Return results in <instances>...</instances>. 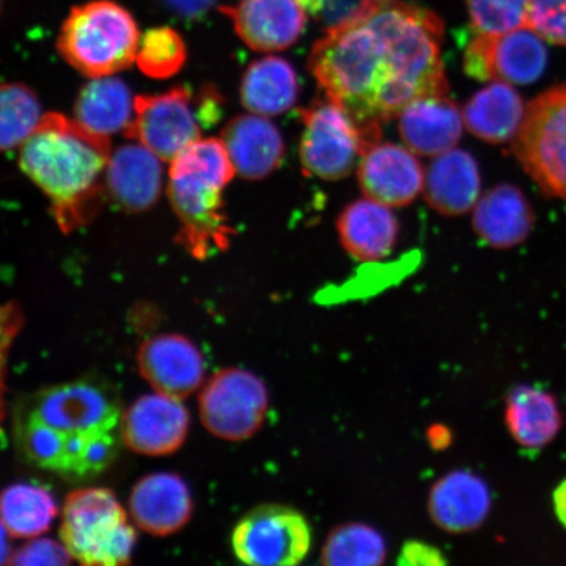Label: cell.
Here are the masks:
<instances>
[{
  "label": "cell",
  "instance_id": "6da1fadb",
  "mask_svg": "<svg viewBox=\"0 0 566 566\" xmlns=\"http://www.w3.org/2000/svg\"><path fill=\"white\" fill-rule=\"evenodd\" d=\"M443 21L405 0H363L311 51L325 98L357 123L381 125L419 98L448 95Z\"/></svg>",
  "mask_w": 566,
  "mask_h": 566
},
{
  "label": "cell",
  "instance_id": "7a4b0ae2",
  "mask_svg": "<svg viewBox=\"0 0 566 566\" xmlns=\"http://www.w3.org/2000/svg\"><path fill=\"white\" fill-rule=\"evenodd\" d=\"M112 155L109 137L76 119L48 113L20 146V167L52 202L62 231L86 224L101 207Z\"/></svg>",
  "mask_w": 566,
  "mask_h": 566
},
{
  "label": "cell",
  "instance_id": "3957f363",
  "mask_svg": "<svg viewBox=\"0 0 566 566\" xmlns=\"http://www.w3.org/2000/svg\"><path fill=\"white\" fill-rule=\"evenodd\" d=\"M235 174L222 139H198L171 161L168 197L180 222L177 240L196 259L230 245L223 190Z\"/></svg>",
  "mask_w": 566,
  "mask_h": 566
},
{
  "label": "cell",
  "instance_id": "277c9868",
  "mask_svg": "<svg viewBox=\"0 0 566 566\" xmlns=\"http://www.w3.org/2000/svg\"><path fill=\"white\" fill-rule=\"evenodd\" d=\"M140 44L136 20L111 0L74 7L62 25L59 51L81 74L111 76L130 67Z\"/></svg>",
  "mask_w": 566,
  "mask_h": 566
},
{
  "label": "cell",
  "instance_id": "5b68a950",
  "mask_svg": "<svg viewBox=\"0 0 566 566\" xmlns=\"http://www.w3.org/2000/svg\"><path fill=\"white\" fill-rule=\"evenodd\" d=\"M60 536L74 560L97 566L129 564L137 542L124 507L105 488L67 495Z\"/></svg>",
  "mask_w": 566,
  "mask_h": 566
},
{
  "label": "cell",
  "instance_id": "8992f818",
  "mask_svg": "<svg viewBox=\"0 0 566 566\" xmlns=\"http://www.w3.org/2000/svg\"><path fill=\"white\" fill-rule=\"evenodd\" d=\"M301 161L304 174L336 181L349 176L381 137L380 126L359 124L325 98L303 109Z\"/></svg>",
  "mask_w": 566,
  "mask_h": 566
},
{
  "label": "cell",
  "instance_id": "52a82bcc",
  "mask_svg": "<svg viewBox=\"0 0 566 566\" xmlns=\"http://www.w3.org/2000/svg\"><path fill=\"white\" fill-rule=\"evenodd\" d=\"M513 140L515 158L542 192L566 200V84L527 105Z\"/></svg>",
  "mask_w": 566,
  "mask_h": 566
},
{
  "label": "cell",
  "instance_id": "ba28073f",
  "mask_svg": "<svg viewBox=\"0 0 566 566\" xmlns=\"http://www.w3.org/2000/svg\"><path fill=\"white\" fill-rule=\"evenodd\" d=\"M268 406L264 381L235 367L212 375L198 399L203 427L226 441H244L256 434Z\"/></svg>",
  "mask_w": 566,
  "mask_h": 566
},
{
  "label": "cell",
  "instance_id": "9c48e42d",
  "mask_svg": "<svg viewBox=\"0 0 566 566\" xmlns=\"http://www.w3.org/2000/svg\"><path fill=\"white\" fill-rule=\"evenodd\" d=\"M232 548L239 560L248 565H296L308 555L311 528L293 509L259 506L233 530Z\"/></svg>",
  "mask_w": 566,
  "mask_h": 566
},
{
  "label": "cell",
  "instance_id": "30bf717a",
  "mask_svg": "<svg viewBox=\"0 0 566 566\" xmlns=\"http://www.w3.org/2000/svg\"><path fill=\"white\" fill-rule=\"evenodd\" d=\"M202 127L200 101L195 102L188 88L177 87L165 94L134 97V118L125 134L163 161L171 163L201 139Z\"/></svg>",
  "mask_w": 566,
  "mask_h": 566
},
{
  "label": "cell",
  "instance_id": "8fae6325",
  "mask_svg": "<svg viewBox=\"0 0 566 566\" xmlns=\"http://www.w3.org/2000/svg\"><path fill=\"white\" fill-rule=\"evenodd\" d=\"M544 39L530 27L500 34H476L464 53L465 73L481 82L531 84L548 65Z\"/></svg>",
  "mask_w": 566,
  "mask_h": 566
},
{
  "label": "cell",
  "instance_id": "7c38bea8",
  "mask_svg": "<svg viewBox=\"0 0 566 566\" xmlns=\"http://www.w3.org/2000/svg\"><path fill=\"white\" fill-rule=\"evenodd\" d=\"M189 429V413L180 399L165 394L142 396L122 421L125 444L137 454L163 457L179 450Z\"/></svg>",
  "mask_w": 566,
  "mask_h": 566
},
{
  "label": "cell",
  "instance_id": "4fadbf2b",
  "mask_svg": "<svg viewBox=\"0 0 566 566\" xmlns=\"http://www.w3.org/2000/svg\"><path fill=\"white\" fill-rule=\"evenodd\" d=\"M240 39L256 52H280L300 40L308 20L304 0H240L223 7Z\"/></svg>",
  "mask_w": 566,
  "mask_h": 566
},
{
  "label": "cell",
  "instance_id": "5bb4252c",
  "mask_svg": "<svg viewBox=\"0 0 566 566\" xmlns=\"http://www.w3.org/2000/svg\"><path fill=\"white\" fill-rule=\"evenodd\" d=\"M32 416L65 433H90L115 430L119 410L102 388L77 381L48 389Z\"/></svg>",
  "mask_w": 566,
  "mask_h": 566
},
{
  "label": "cell",
  "instance_id": "9a60e30c",
  "mask_svg": "<svg viewBox=\"0 0 566 566\" xmlns=\"http://www.w3.org/2000/svg\"><path fill=\"white\" fill-rule=\"evenodd\" d=\"M358 182L370 200L389 208L412 203L424 186V172L416 154L394 144L370 148L358 165Z\"/></svg>",
  "mask_w": 566,
  "mask_h": 566
},
{
  "label": "cell",
  "instance_id": "2e32d148",
  "mask_svg": "<svg viewBox=\"0 0 566 566\" xmlns=\"http://www.w3.org/2000/svg\"><path fill=\"white\" fill-rule=\"evenodd\" d=\"M138 369L158 392L186 399L205 378V360L197 346L181 335L147 338L137 354Z\"/></svg>",
  "mask_w": 566,
  "mask_h": 566
},
{
  "label": "cell",
  "instance_id": "e0dca14e",
  "mask_svg": "<svg viewBox=\"0 0 566 566\" xmlns=\"http://www.w3.org/2000/svg\"><path fill=\"white\" fill-rule=\"evenodd\" d=\"M493 506L486 481L470 470L446 473L429 493V515L450 534L472 533L484 525Z\"/></svg>",
  "mask_w": 566,
  "mask_h": 566
},
{
  "label": "cell",
  "instance_id": "ac0fdd59",
  "mask_svg": "<svg viewBox=\"0 0 566 566\" xmlns=\"http://www.w3.org/2000/svg\"><path fill=\"white\" fill-rule=\"evenodd\" d=\"M129 506L137 526L154 536L177 533L193 513L192 495L176 473H154L139 480Z\"/></svg>",
  "mask_w": 566,
  "mask_h": 566
},
{
  "label": "cell",
  "instance_id": "d6986e66",
  "mask_svg": "<svg viewBox=\"0 0 566 566\" xmlns=\"http://www.w3.org/2000/svg\"><path fill=\"white\" fill-rule=\"evenodd\" d=\"M399 133L410 151L436 158L455 148L462 138L464 118L448 95L419 98L399 116Z\"/></svg>",
  "mask_w": 566,
  "mask_h": 566
},
{
  "label": "cell",
  "instance_id": "ffe728a7",
  "mask_svg": "<svg viewBox=\"0 0 566 566\" xmlns=\"http://www.w3.org/2000/svg\"><path fill=\"white\" fill-rule=\"evenodd\" d=\"M161 159L139 144L119 146L111 155L105 186L127 211H145L157 202L161 189Z\"/></svg>",
  "mask_w": 566,
  "mask_h": 566
},
{
  "label": "cell",
  "instance_id": "44dd1931",
  "mask_svg": "<svg viewBox=\"0 0 566 566\" xmlns=\"http://www.w3.org/2000/svg\"><path fill=\"white\" fill-rule=\"evenodd\" d=\"M222 140L239 176L245 180H263L282 163L285 144L280 130L264 116L232 118L224 126Z\"/></svg>",
  "mask_w": 566,
  "mask_h": 566
},
{
  "label": "cell",
  "instance_id": "7402d4cb",
  "mask_svg": "<svg viewBox=\"0 0 566 566\" xmlns=\"http://www.w3.org/2000/svg\"><path fill=\"white\" fill-rule=\"evenodd\" d=\"M480 193L478 163L471 154L459 148L438 155L424 174V200L442 216L465 214L475 208Z\"/></svg>",
  "mask_w": 566,
  "mask_h": 566
},
{
  "label": "cell",
  "instance_id": "603a6c76",
  "mask_svg": "<svg viewBox=\"0 0 566 566\" xmlns=\"http://www.w3.org/2000/svg\"><path fill=\"white\" fill-rule=\"evenodd\" d=\"M472 226L488 245L507 250L528 238L534 211L520 188L501 184L479 198L473 208Z\"/></svg>",
  "mask_w": 566,
  "mask_h": 566
},
{
  "label": "cell",
  "instance_id": "cb8c5ba5",
  "mask_svg": "<svg viewBox=\"0 0 566 566\" xmlns=\"http://www.w3.org/2000/svg\"><path fill=\"white\" fill-rule=\"evenodd\" d=\"M337 231L350 256L371 263L392 252L399 235V223L389 207L366 197L350 203L339 214Z\"/></svg>",
  "mask_w": 566,
  "mask_h": 566
},
{
  "label": "cell",
  "instance_id": "d4e9b609",
  "mask_svg": "<svg viewBox=\"0 0 566 566\" xmlns=\"http://www.w3.org/2000/svg\"><path fill=\"white\" fill-rule=\"evenodd\" d=\"M505 422L513 440L526 450H541L555 440L563 416L554 395L546 389L521 385L509 392Z\"/></svg>",
  "mask_w": 566,
  "mask_h": 566
},
{
  "label": "cell",
  "instance_id": "484cf974",
  "mask_svg": "<svg viewBox=\"0 0 566 566\" xmlns=\"http://www.w3.org/2000/svg\"><path fill=\"white\" fill-rule=\"evenodd\" d=\"M526 109L525 102L511 84L493 82L465 104L464 125L488 144H506L518 134Z\"/></svg>",
  "mask_w": 566,
  "mask_h": 566
},
{
  "label": "cell",
  "instance_id": "4316f807",
  "mask_svg": "<svg viewBox=\"0 0 566 566\" xmlns=\"http://www.w3.org/2000/svg\"><path fill=\"white\" fill-rule=\"evenodd\" d=\"M300 84L286 60L269 55L247 69L240 97L253 115L272 117L287 112L298 101Z\"/></svg>",
  "mask_w": 566,
  "mask_h": 566
},
{
  "label": "cell",
  "instance_id": "83f0119b",
  "mask_svg": "<svg viewBox=\"0 0 566 566\" xmlns=\"http://www.w3.org/2000/svg\"><path fill=\"white\" fill-rule=\"evenodd\" d=\"M75 119L88 130L109 137L127 132L134 118L129 88L117 77H94L75 102Z\"/></svg>",
  "mask_w": 566,
  "mask_h": 566
},
{
  "label": "cell",
  "instance_id": "f1b7e54d",
  "mask_svg": "<svg viewBox=\"0 0 566 566\" xmlns=\"http://www.w3.org/2000/svg\"><path fill=\"white\" fill-rule=\"evenodd\" d=\"M59 513L45 488L13 484L2 494V525L12 537H35L46 533Z\"/></svg>",
  "mask_w": 566,
  "mask_h": 566
},
{
  "label": "cell",
  "instance_id": "f546056e",
  "mask_svg": "<svg viewBox=\"0 0 566 566\" xmlns=\"http://www.w3.org/2000/svg\"><path fill=\"white\" fill-rule=\"evenodd\" d=\"M387 555V543L377 528L346 523L332 531L321 558L328 566H377L385 564Z\"/></svg>",
  "mask_w": 566,
  "mask_h": 566
},
{
  "label": "cell",
  "instance_id": "4dcf8cb0",
  "mask_svg": "<svg viewBox=\"0 0 566 566\" xmlns=\"http://www.w3.org/2000/svg\"><path fill=\"white\" fill-rule=\"evenodd\" d=\"M2 147L12 150L24 144L39 126L42 115L38 96L25 84L7 83L2 87Z\"/></svg>",
  "mask_w": 566,
  "mask_h": 566
},
{
  "label": "cell",
  "instance_id": "1f68e13d",
  "mask_svg": "<svg viewBox=\"0 0 566 566\" xmlns=\"http://www.w3.org/2000/svg\"><path fill=\"white\" fill-rule=\"evenodd\" d=\"M137 65L154 80H167L179 73L187 61V48L172 28H154L140 40Z\"/></svg>",
  "mask_w": 566,
  "mask_h": 566
},
{
  "label": "cell",
  "instance_id": "d6a6232c",
  "mask_svg": "<svg viewBox=\"0 0 566 566\" xmlns=\"http://www.w3.org/2000/svg\"><path fill=\"white\" fill-rule=\"evenodd\" d=\"M476 34L506 33L527 25L530 0H465Z\"/></svg>",
  "mask_w": 566,
  "mask_h": 566
},
{
  "label": "cell",
  "instance_id": "836d02e7",
  "mask_svg": "<svg viewBox=\"0 0 566 566\" xmlns=\"http://www.w3.org/2000/svg\"><path fill=\"white\" fill-rule=\"evenodd\" d=\"M27 455L42 469L62 472L66 464L67 433L31 416L23 431Z\"/></svg>",
  "mask_w": 566,
  "mask_h": 566
},
{
  "label": "cell",
  "instance_id": "e575fe53",
  "mask_svg": "<svg viewBox=\"0 0 566 566\" xmlns=\"http://www.w3.org/2000/svg\"><path fill=\"white\" fill-rule=\"evenodd\" d=\"M527 27L551 44L566 46V0H530Z\"/></svg>",
  "mask_w": 566,
  "mask_h": 566
},
{
  "label": "cell",
  "instance_id": "d590c367",
  "mask_svg": "<svg viewBox=\"0 0 566 566\" xmlns=\"http://www.w3.org/2000/svg\"><path fill=\"white\" fill-rule=\"evenodd\" d=\"M118 451V441L109 431H91L87 436L80 471L77 476H95L108 469L115 462Z\"/></svg>",
  "mask_w": 566,
  "mask_h": 566
},
{
  "label": "cell",
  "instance_id": "8d00e7d4",
  "mask_svg": "<svg viewBox=\"0 0 566 566\" xmlns=\"http://www.w3.org/2000/svg\"><path fill=\"white\" fill-rule=\"evenodd\" d=\"M73 556L65 547L51 539H40L28 543L10 558L12 565H69Z\"/></svg>",
  "mask_w": 566,
  "mask_h": 566
},
{
  "label": "cell",
  "instance_id": "74e56055",
  "mask_svg": "<svg viewBox=\"0 0 566 566\" xmlns=\"http://www.w3.org/2000/svg\"><path fill=\"white\" fill-rule=\"evenodd\" d=\"M399 565L409 566H441L448 564L442 552L431 544L410 541L402 547L399 558Z\"/></svg>",
  "mask_w": 566,
  "mask_h": 566
},
{
  "label": "cell",
  "instance_id": "f35d334b",
  "mask_svg": "<svg viewBox=\"0 0 566 566\" xmlns=\"http://www.w3.org/2000/svg\"><path fill=\"white\" fill-rule=\"evenodd\" d=\"M177 15L184 18H198L207 12L216 0H163Z\"/></svg>",
  "mask_w": 566,
  "mask_h": 566
},
{
  "label": "cell",
  "instance_id": "ab89813d",
  "mask_svg": "<svg viewBox=\"0 0 566 566\" xmlns=\"http://www.w3.org/2000/svg\"><path fill=\"white\" fill-rule=\"evenodd\" d=\"M554 506L558 521L566 528V479L556 488L554 493Z\"/></svg>",
  "mask_w": 566,
  "mask_h": 566
}]
</instances>
